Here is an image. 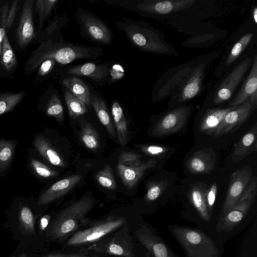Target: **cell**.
<instances>
[{
	"label": "cell",
	"mask_w": 257,
	"mask_h": 257,
	"mask_svg": "<svg viewBox=\"0 0 257 257\" xmlns=\"http://www.w3.org/2000/svg\"><path fill=\"white\" fill-rule=\"evenodd\" d=\"M205 68V64H200L194 67L181 85L178 92L172 97V100L182 103L197 97L202 89Z\"/></svg>",
	"instance_id": "cell-17"
},
{
	"label": "cell",
	"mask_w": 257,
	"mask_h": 257,
	"mask_svg": "<svg viewBox=\"0 0 257 257\" xmlns=\"http://www.w3.org/2000/svg\"><path fill=\"white\" fill-rule=\"evenodd\" d=\"M50 220V216L48 215H45L41 219L40 228L44 230L48 224Z\"/></svg>",
	"instance_id": "cell-46"
},
{
	"label": "cell",
	"mask_w": 257,
	"mask_h": 257,
	"mask_svg": "<svg viewBox=\"0 0 257 257\" xmlns=\"http://www.w3.org/2000/svg\"><path fill=\"white\" fill-rule=\"evenodd\" d=\"M67 21L65 13L54 17L42 33L39 46L25 63L26 74L33 73L47 59H52L61 65H66L77 60H91L102 55L103 49L100 47L85 46L65 41L61 30Z\"/></svg>",
	"instance_id": "cell-1"
},
{
	"label": "cell",
	"mask_w": 257,
	"mask_h": 257,
	"mask_svg": "<svg viewBox=\"0 0 257 257\" xmlns=\"http://www.w3.org/2000/svg\"><path fill=\"white\" fill-rule=\"evenodd\" d=\"M20 257H27V256L24 253H22L20 255Z\"/></svg>",
	"instance_id": "cell-48"
},
{
	"label": "cell",
	"mask_w": 257,
	"mask_h": 257,
	"mask_svg": "<svg viewBox=\"0 0 257 257\" xmlns=\"http://www.w3.org/2000/svg\"><path fill=\"white\" fill-rule=\"evenodd\" d=\"M56 63H58L52 59H47L42 62L38 69V76L43 77L47 76L52 71Z\"/></svg>",
	"instance_id": "cell-44"
},
{
	"label": "cell",
	"mask_w": 257,
	"mask_h": 257,
	"mask_svg": "<svg viewBox=\"0 0 257 257\" xmlns=\"http://www.w3.org/2000/svg\"><path fill=\"white\" fill-rule=\"evenodd\" d=\"M216 155L211 148H204L195 152L187 160L186 167L192 174H208L214 169Z\"/></svg>",
	"instance_id": "cell-20"
},
{
	"label": "cell",
	"mask_w": 257,
	"mask_h": 257,
	"mask_svg": "<svg viewBox=\"0 0 257 257\" xmlns=\"http://www.w3.org/2000/svg\"><path fill=\"white\" fill-rule=\"evenodd\" d=\"M252 61L251 58H245L221 82L214 94L213 103L215 105L221 104L231 99L237 87L244 78Z\"/></svg>",
	"instance_id": "cell-13"
},
{
	"label": "cell",
	"mask_w": 257,
	"mask_h": 257,
	"mask_svg": "<svg viewBox=\"0 0 257 257\" xmlns=\"http://www.w3.org/2000/svg\"><path fill=\"white\" fill-rule=\"evenodd\" d=\"M31 165L34 171L39 176L44 178H51L58 175V172L35 160H31Z\"/></svg>",
	"instance_id": "cell-41"
},
{
	"label": "cell",
	"mask_w": 257,
	"mask_h": 257,
	"mask_svg": "<svg viewBox=\"0 0 257 257\" xmlns=\"http://www.w3.org/2000/svg\"><path fill=\"white\" fill-rule=\"evenodd\" d=\"M257 103V55L253 58L249 73L240 88L228 103V106H238L247 100Z\"/></svg>",
	"instance_id": "cell-19"
},
{
	"label": "cell",
	"mask_w": 257,
	"mask_h": 257,
	"mask_svg": "<svg viewBox=\"0 0 257 257\" xmlns=\"http://www.w3.org/2000/svg\"><path fill=\"white\" fill-rule=\"evenodd\" d=\"M168 229L184 250L185 257H222V243L209 232L198 227L171 224Z\"/></svg>",
	"instance_id": "cell-3"
},
{
	"label": "cell",
	"mask_w": 257,
	"mask_h": 257,
	"mask_svg": "<svg viewBox=\"0 0 257 257\" xmlns=\"http://www.w3.org/2000/svg\"><path fill=\"white\" fill-rule=\"evenodd\" d=\"M252 37V32L247 33L234 45L226 58L225 64L230 65L238 59L250 43Z\"/></svg>",
	"instance_id": "cell-36"
},
{
	"label": "cell",
	"mask_w": 257,
	"mask_h": 257,
	"mask_svg": "<svg viewBox=\"0 0 257 257\" xmlns=\"http://www.w3.org/2000/svg\"><path fill=\"white\" fill-rule=\"evenodd\" d=\"M207 189L200 183L190 187L188 196L190 203L197 215L196 224L197 227L211 233L215 222L210 216L206 203V194Z\"/></svg>",
	"instance_id": "cell-15"
},
{
	"label": "cell",
	"mask_w": 257,
	"mask_h": 257,
	"mask_svg": "<svg viewBox=\"0 0 257 257\" xmlns=\"http://www.w3.org/2000/svg\"><path fill=\"white\" fill-rule=\"evenodd\" d=\"M64 252H54L43 257H102L101 254L78 250L64 249Z\"/></svg>",
	"instance_id": "cell-42"
},
{
	"label": "cell",
	"mask_w": 257,
	"mask_h": 257,
	"mask_svg": "<svg viewBox=\"0 0 257 257\" xmlns=\"http://www.w3.org/2000/svg\"><path fill=\"white\" fill-rule=\"evenodd\" d=\"M168 184L167 180L152 183L148 187L145 200L149 203L156 201L166 189Z\"/></svg>",
	"instance_id": "cell-39"
},
{
	"label": "cell",
	"mask_w": 257,
	"mask_h": 257,
	"mask_svg": "<svg viewBox=\"0 0 257 257\" xmlns=\"http://www.w3.org/2000/svg\"><path fill=\"white\" fill-rule=\"evenodd\" d=\"M46 114L55 118L58 122L64 120V109L60 99L56 92L51 94L46 107Z\"/></svg>",
	"instance_id": "cell-35"
},
{
	"label": "cell",
	"mask_w": 257,
	"mask_h": 257,
	"mask_svg": "<svg viewBox=\"0 0 257 257\" xmlns=\"http://www.w3.org/2000/svg\"><path fill=\"white\" fill-rule=\"evenodd\" d=\"M19 218L23 228L28 232H34V218L31 210L23 207L20 211Z\"/></svg>",
	"instance_id": "cell-40"
},
{
	"label": "cell",
	"mask_w": 257,
	"mask_h": 257,
	"mask_svg": "<svg viewBox=\"0 0 257 257\" xmlns=\"http://www.w3.org/2000/svg\"><path fill=\"white\" fill-rule=\"evenodd\" d=\"M257 151V123L248 130L234 145L231 155L233 162H238Z\"/></svg>",
	"instance_id": "cell-23"
},
{
	"label": "cell",
	"mask_w": 257,
	"mask_h": 257,
	"mask_svg": "<svg viewBox=\"0 0 257 257\" xmlns=\"http://www.w3.org/2000/svg\"><path fill=\"white\" fill-rule=\"evenodd\" d=\"M35 1H25L17 29L16 31L19 46L24 48L28 45L35 37L33 23V5Z\"/></svg>",
	"instance_id": "cell-18"
},
{
	"label": "cell",
	"mask_w": 257,
	"mask_h": 257,
	"mask_svg": "<svg viewBox=\"0 0 257 257\" xmlns=\"http://www.w3.org/2000/svg\"><path fill=\"white\" fill-rule=\"evenodd\" d=\"M0 64L8 72L12 71L17 65L16 56L10 44L7 34L5 35L2 43Z\"/></svg>",
	"instance_id": "cell-30"
},
{
	"label": "cell",
	"mask_w": 257,
	"mask_h": 257,
	"mask_svg": "<svg viewBox=\"0 0 257 257\" xmlns=\"http://www.w3.org/2000/svg\"><path fill=\"white\" fill-rule=\"evenodd\" d=\"M15 147L11 141L0 140V172L5 170L10 164Z\"/></svg>",
	"instance_id": "cell-37"
},
{
	"label": "cell",
	"mask_w": 257,
	"mask_h": 257,
	"mask_svg": "<svg viewBox=\"0 0 257 257\" xmlns=\"http://www.w3.org/2000/svg\"><path fill=\"white\" fill-rule=\"evenodd\" d=\"M130 43L136 48L148 53L179 56L178 51L165 40L163 34L149 23L122 18L115 22Z\"/></svg>",
	"instance_id": "cell-2"
},
{
	"label": "cell",
	"mask_w": 257,
	"mask_h": 257,
	"mask_svg": "<svg viewBox=\"0 0 257 257\" xmlns=\"http://www.w3.org/2000/svg\"><path fill=\"white\" fill-rule=\"evenodd\" d=\"M126 222L124 217H112L89 225L86 228L77 230L66 238L63 241L64 249L79 250L84 248L116 231Z\"/></svg>",
	"instance_id": "cell-6"
},
{
	"label": "cell",
	"mask_w": 257,
	"mask_h": 257,
	"mask_svg": "<svg viewBox=\"0 0 257 257\" xmlns=\"http://www.w3.org/2000/svg\"><path fill=\"white\" fill-rule=\"evenodd\" d=\"M25 91L0 94V115L12 111L24 97Z\"/></svg>",
	"instance_id": "cell-32"
},
{
	"label": "cell",
	"mask_w": 257,
	"mask_h": 257,
	"mask_svg": "<svg viewBox=\"0 0 257 257\" xmlns=\"http://www.w3.org/2000/svg\"><path fill=\"white\" fill-rule=\"evenodd\" d=\"M58 2V0H37L35 2L40 31L42 30L44 23L50 17Z\"/></svg>",
	"instance_id": "cell-34"
},
{
	"label": "cell",
	"mask_w": 257,
	"mask_h": 257,
	"mask_svg": "<svg viewBox=\"0 0 257 257\" xmlns=\"http://www.w3.org/2000/svg\"><path fill=\"white\" fill-rule=\"evenodd\" d=\"M65 88L82 100L86 105H90L91 92L88 85L81 79L71 76L62 80Z\"/></svg>",
	"instance_id": "cell-25"
},
{
	"label": "cell",
	"mask_w": 257,
	"mask_h": 257,
	"mask_svg": "<svg viewBox=\"0 0 257 257\" xmlns=\"http://www.w3.org/2000/svg\"><path fill=\"white\" fill-rule=\"evenodd\" d=\"M94 205L93 199L86 196L62 210L54 220L51 227V238L63 241L78 230L82 224H86L84 217Z\"/></svg>",
	"instance_id": "cell-5"
},
{
	"label": "cell",
	"mask_w": 257,
	"mask_h": 257,
	"mask_svg": "<svg viewBox=\"0 0 257 257\" xmlns=\"http://www.w3.org/2000/svg\"><path fill=\"white\" fill-rule=\"evenodd\" d=\"M105 3L144 17H157L178 12L192 6L195 0H105Z\"/></svg>",
	"instance_id": "cell-7"
},
{
	"label": "cell",
	"mask_w": 257,
	"mask_h": 257,
	"mask_svg": "<svg viewBox=\"0 0 257 257\" xmlns=\"http://www.w3.org/2000/svg\"><path fill=\"white\" fill-rule=\"evenodd\" d=\"M34 145L40 154L51 164L64 167L65 163L60 154L43 136H38L34 140Z\"/></svg>",
	"instance_id": "cell-28"
},
{
	"label": "cell",
	"mask_w": 257,
	"mask_h": 257,
	"mask_svg": "<svg viewBox=\"0 0 257 257\" xmlns=\"http://www.w3.org/2000/svg\"><path fill=\"white\" fill-rule=\"evenodd\" d=\"M137 235L147 250L149 257H180L170 247L155 229L147 224L141 225Z\"/></svg>",
	"instance_id": "cell-16"
},
{
	"label": "cell",
	"mask_w": 257,
	"mask_h": 257,
	"mask_svg": "<svg viewBox=\"0 0 257 257\" xmlns=\"http://www.w3.org/2000/svg\"><path fill=\"white\" fill-rule=\"evenodd\" d=\"M256 193L257 178L253 175L247 188L237 202L217 220L211 233L214 237L224 244L249 224L248 215L255 200Z\"/></svg>",
	"instance_id": "cell-4"
},
{
	"label": "cell",
	"mask_w": 257,
	"mask_h": 257,
	"mask_svg": "<svg viewBox=\"0 0 257 257\" xmlns=\"http://www.w3.org/2000/svg\"><path fill=\"white\" fill-rule=\"evenodd\" d=\"M95 179L101 186L109 190H114L116 188L112 169L108 165H105L96 174Z\"/></svg>",
	"instance_id": "cell-38"
},
{
	"label": "cell",
	"mask_w": 257,
	"mask_h": 257,
	"mask_svg": "<svg viewBox=\"0 0 257 257\" xmlns=\"http://www.w3.org/2000/svg\"><path fill=\"white\" fill-rule=\"evenodd\" d=\"M141 157L140 154L128 151L122 152L118 157L117 171L128 190L134 189L145 172L156 165L154 159L144 162Z\"/></svg>",
	"instance_id": "cell-9"
},
{
	"label": "cell",
	"mask_w": 257,
	"mask_h": 257,
	"mask_svg": "<svg viewBox=\"0 0 257 257\" xmlns=\"http://www.w3.org/2000/svg\"><path fill=\"white\" fill-rule=\"evenodd\" d=\"M111 113L118 143L121 146H124L127 144L128 140L127 123L123 109L117 101H114L112 104Z\"/></svg>",
	"instance_id": "cell-27"
},
{
	"label": "cell",
	"mask_w": 257,
	"mask_h": 257,
	"mask_svg": "<svg viewBox=\"0 0 257 257\" xmlns=\"http://www.w3.org/2000/svg\"><path fill=\"white\" fill-rule=\"evenodd\" d=\"M80 137L82 143L89 149L96 150L99 146V135L89 123H86L82 127Z\"/></svg>",
	"instance_id": "cell-33"
},
{
	"label": "cell",
	"mask_w": 257,
	"mask_h": 257,
	"mask_svg": "<svg viewBox=\"0 0 257 257\" xmlns=\"http://www.w3.org/2000/svg\"><path fill=\"white\" fill-rule=\"evenodd\" d=\"M78 251L99 254L112 255L117 257H135L130 237L122 230L116 231L112 236L108 235L99 241Z\"/></svg>",
	"instance_id": "cell-10"
},
{
	"label": "cell",
	"mask_w": 257,
	"mask_h": 257,
	"mask_svg": "<svg viewBox=\"0 0 257 257\" xmlns=\"http://www.w3.org/2000/svg\"><path fill=\"white\" fill-rule=\"evenodd\" d=\"M90 105L106 131L113 138H115V131L104 101L97 94L91 93Z\"/></svg>",
	"instance_id": "cell-26"
},
{
	"label": "cell",
	"mask_w": 257,
	"mask_h": 257,
	"mask_svg": "<svg viewBox=\"0 0 257 257\" xmlns=\"http://www.w3.org/2000/svg\"><path fill=\"white\" fill-rule=\"evenodd\" d=\"M252 177V170L249 166H243L232 174L218 220L237 202L247 188Z\"/></svg>",
	"instance_id": "cell-11"
},
{
	"label": "cell",
	"mask_w": 257,
	"mask_h": 257,
	"mask_svg": "<svg viewBox=\"0 0 257 257\" xmlns=\"http://www.w3.org/2000/svg\"><path fill=\"white\" fill-rule=\"evenodd\" d=\"M256 107L257 103L248 99L229 111L226 114L212 136L218 139L223 135L234 133L247 120Z\"/></svg>",
	"instance_id": "cell-14"
},
{
	"label": "cell",
	"mask_w": 257,
	"mask_h": 257,
	"mask_svg": "<svg viewBox=\"0 0 257 257\" xmlns=\"http://www.w3.org/2000/svg\"><path fill=\"white\" fill-rule=\"evenodd\" d=\"M18 2L19 1L18 0L14 1L10 8L8 4H4L0 8L1 13L0 16V58L3 41L5 35L7 34L13 24Z\"/></svg>",
	"instance_id": "cell-29"
},
{
	"label": "cell",
	"mask_w": 257,
	"mask_h": 257,
	"mask_svg": "<svg viewBox=\"0 0 257 257\" xmlns=\"http://www.w3.org/2000/svg\"><path fill=\"white\" fill-rule=\"evenodd\" d=\"M109 65L87 62L68 68L66 73L71 76H82L98 82L106 78L109 75Z\"/></svg>",
	"instance_id": "cell-22"
},
{
	"label": "cell",
	"mask_w": 257,
	"mask_h": 257,
	"mask_svg": "<svg viewBox=\"0 0 257 257\" xmlns=\"http://www.w3.org/2000/svg\"><path fill=\"white\" fill-rule=\"evenodd\" d=\"M64 99L69 116L72 118L79 117L86 112L87 108L85 103L66 88L64 89Z\"/></svg>",
	"instance_id": "cell-31"
},
{
	"label": "cell",
	"mask_w": 257,
	"mask_h": 257,
	"mask_svg": "<svg viewBox=\"0 0 257 257\" xmlns=\"http://www.w3.org/2000/svg\"><path fill=\"white\" fill-rule=\"evenodd\" d=\"M217 185L216 183H214L211 185L208 189H207L206 194V203L207 208L210 216L212 218L214 206L217 193Z\"/></svg>",
	"instance_id": "cell-43"
},
{
	"label": "cell",
	"mask_w": 257,
	"mask_h": 257,
	"mask_svg": "<svg viewBox=\"0 0 257 257\" xmlns=\"http://www.w3.org/2000/svg\"><path fill=\"white\" fill-rule=\"evenodd\" d=\"M193 108L192 105H184L165 113L155 124L153 136H166L179 131L187 123Z\"/></svg>",
	"instance_id": "cell-12"
},
{
	"label": "cell",
	"mask_w": 257,
	"mask_h": 257,
	"mask_svg": "<svg viewBox=\"0 0 257 257\" xmlns=\"http://www.w3.org/2000/svg\"><path fill=\"white\" fill-rule=\"evenodd\" d=\"M252 16L253 20L256 24L257 23V8L256 7H255L252 10Z\"/></svg>",
	"instance_id": "cell-47"
},
{
	"label": "cell",
	"mask_w": 257,
	"mask_h": 257,
	"mask_svg": "<svg viewBox=\"0 0 257 257\" xmlns=\"http://www.w3.org/2000/svg\"><path fill=\"white\" fill-rule=\"evenodd\" d=\"M75 16L82 37L100 45L111 44L112 33L98 16L83 8L77 9Z\"/></svg>",
	"instance_id": "cell-8"
},
{
	"label": "cell",
	"mask_w": 257,
	"mask_h": 257,
	"mask_svg": "<svg viewBox=\"0 0 257 257\" xmlns=\"http://www.w3.org/2000/svg\"><path fill=\"white\" fill-rule=\"evenodd\" d=\"M142 151L146 154L152 156H159L164 154L168 151V148L160 145H148L141 148Z\"/></svg>",
	"instance_id": "cell-45"
},
{
	"label": "cell",
	"mask_w": 257,
	"mask_h": 257,
	"mask_svg": "<svg viewBox=\"0 0 257 257\" xmlns=\"http://www.w3.org/2000/svg\"><path fill=\"white\" fill-rule=\"evenodd\" d=\"M81 178L80 174H74L56 182L41 195L38 204L46 205L61 197L73 188Z\"/></svg>",
	"instance_id": "cell-21"
},
{
	"label": "cell",
	"mask_w": 257,
	"mask_h": 257,
	"mask_svg": "<svg viewBox=\"0 0 257 257\" xmlns=\"http://www.w3.org/2000/svg\"><path fill=\"white\" fill-rule=\"evenodd\" d=\"M237 106L212 108L207 109L199 122L200 132L207 135H212L226 114Z\"/></svg>",
	"instance_id": "cell-24"
}]
</instances>
